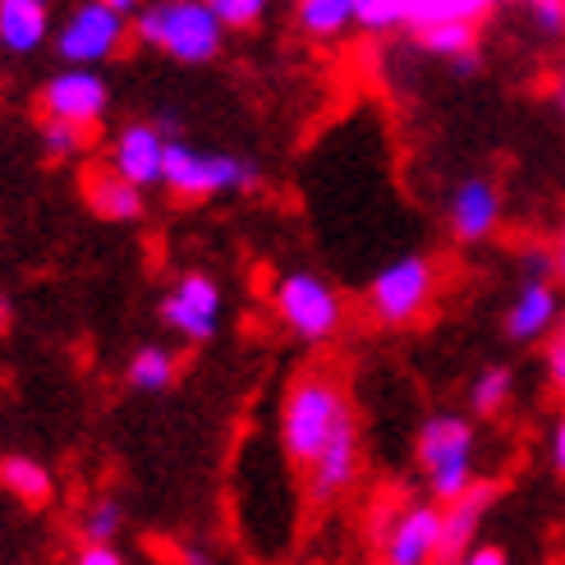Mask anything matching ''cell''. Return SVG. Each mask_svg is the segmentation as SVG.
Listing matches in <instances>:
<instances>
[{"label": "cell", "instance_id": "28", "mask_svg": "<svg viewBox=\"0 0 565 565\" xmlns=\"http://www.w3.org/2000/svg\"><path fill=\"white\" fill-rule=\"evenodd\" d=\"M74 565H129V561H125L120 543H83Z\"/></svg>", "mask_w": 565, "mask_h": 565}, {"label": "cell", "instance_id": "15", "mask_svg": "<svg viewBox=\"0 0 565 565\" xmlns=\"http://www.w3.org/2000/svg\"><path fill=\"white\" fill-rule=\"evenodd\" d=\"M492 505H497V483H488V478H478L456 501H441V565H450L460 552H469L483 539Z\"/></svg>", "mask_w": 565, "mask_h": 565}, {"label": "cell", "instance_id": "4", "mask_svg": "<svg viewBox=\"0 0 565 565\" xmlns=\"http://www.w3.org/2000/svg\"><path fill=\"white\" fill-rule=\"evenodd\" d=\"M263 166L248 161L244 152H225V148H203L189 138H171L161 166V189L184 198V203H207V198H235L263 189Z\"/></svg>", "mask_w": 565, "mask_h": 565}, {"label": "cell", "instance_id": "33", "mask_svg": "<svg viewBox=\"0 0 565 565\" xmlns=\"http://www.w3.org/2000/svg\"><path fill=\"white\" fill-rule=\"evenodd\" d=\"M102 6H110L116 14H125V19H134L138 10H143V0H102Z\"/></svg>", "mask_w": 565, "mask_h": 565}, {"label": "cell", "instance_id": "13", "mask_svg": "<svg viewBox=\"0 0 565 565\" xmlns=\"http://www.w3.org/2000/svg\"><path fill=\"white\" fill-rule=\"evenodd\" d=\"M171 129H161L157 120H129L110 134L106 143V171H116L120 180L138 189H161V166L166 148H171Z\"/></svg>", "mask_w": 565, "mask_h": 565}, {"label": "cell", "instance_id": "29", "mask_svg": "<svg viewBox=\"0 0 565 565\" xmlns=\"http://www.w3.org/2000/svg\"><path fill=\"white\" fill-rule=\"evenodd\" d=\"M450 565H511V552L497 547V543H483V539H478L469 552H460Z\"/></svg>", "mask_w": 565, "mask_h": 565}, {"label": "cell", "instance_id": "8", "mask_svg": "<svg viewBox=\"0 0 565 565\" xmlns=\"http://www.w3.org/2000/svg\"><path fill=\"white\" fill-rule=\"evenodd\" d=\"M157 318L175 341L212 345L221 335V327H225V286L203 267H184L171 286L161 290Z\"/></svg>", "mask_w": 565, "mask_h": 565}, {"label": "cell", "instance_id": "23", "mask_svg": "<svg viewBox=\"0 0 565 565\" xmlns=\"http://www.w3.org/2000/svg\"><path fill=\"white\" fill-rule=\"evenodd\" d=\"M497 10V0H405V33L433 23H478Z\"/></svg>", "mask_w": 565, "mask_h": 565}, {"label": "cell", "instance_id": "24", "mask_svg": "<svg viewBox=\"0 0 565 565\" xmlns=\"http://www.w3.org/2000/svg\"><path fill=\"white\" fill-rule=\"evenodd\" d=\"M78 539L83 543H120L125 533V501L116 492H97L78 505Z\"/></svg>", "mask_w": 565, "mask_h": 565}, {"label": "cell", "instance_id": "16", "mask_svg": "<svg viewBox=\"0 0 565 565\" xmlns=\"http://www.w3.org/2000/svg\"><path fill=\"white\" fill-rule=\"evenodd\" d=\"M55 0H0V51L6 55H38L51 46Z\"/></svg>", "mask_w": 565, "mask_h": 565}, {"label": "cell", "instance_id": "6", "mask_svg": "<svg viewBox=\"0 0 565 565\" xmlns=\"http://www.w3.org/2000/svg\"><path fill=\"white\" fill-rule=\"evenodd\" d=\"M267 303H271L276 322L286 327V335H295L299 345H313V350L331 345L350 318L345 295L335 290L322 271H308V267L280 271L267 290Z\"/></svg>", "mask_w": 565, "mask_h": 565}, {"label": "cell", "instance_id": "2", "mask_svg": "<svg viewBox=\"0 0 565 565\" xmlns=\"http://www.w3.org/2000/svg\"><path fill=\"white\" fill-rule=\"evenodd\" d=\"M134 42L148 46L175 65H212L225 51V23L207 0H143V10L129 19Z\"/></svg>", "mask_w": 565, "mask_h": 565}, {"label": "cell", "instance_id": "35", "mask_svg": "<svg viewBox=\"0 0 565 565\" xmlns=\"http://www.w3.org/2000/svg\"><path fill=\"white\" fill-rule=\"evenodd\" d=\"M497 6H515V10H524V6H529V0H497Z\"/></svg>", "mask_w": 565, "mask_h": 565}, {"label": "cell", "instance_id": "25", "mask_svg": "<svg viewBox=\"0 0 565 565\" xmlns=\"http://www.w3.org/2000/svg\"><path fill=\"white\" fill-rule=\"evenodd\" d=\"M38 143H42L46 161H78L83 152H88V129L70 125V120H42Z\"/></svg>", "mask_w": 565, "mask_h": 565}, {"label": "cell", "instance_id": "5", "mask_svg": "<svg viewBox=\"0 0 565 565\" xmlns=\"http://www.w3.org/2000/svg\"><path fill=\"white\" fill-rule=\"evenodd\" d=\"M437 290H441V263L433 253H423V248L395 253L363 286V313L386 331H405L433 313Z\"/></svg>", "mask_w": 565, "mask_h": 565}, {"label": "cell", "instance_id": "11", "mask_svg": "<svg viewBox=\"0 0 565 565\" xmlns=\"http://www.w3.org/2000/svg\"><path fill=\"white\" fill-rule=\"evenodd\" d=\"M46 120H70L83 129H97L110 116V83L102 70L88 65H61L38 93Z\"/></svg>", "mask_w": 565, "mask_h": 565}, {"label": "cell", "instance_id": "3", "mask_svg": "<svg viewBox=\"0 0 565 565\" xmlns=\"http://www.w3.org/2000/svg\"><path fill=\"white\" fill-rule=\"evenodd\" d=\"M414 465L433 501H456L469 492L478 483V418L456 409L428 414L414 433Z\"/></svg>", "mask_w": 565, "mask_h": 565}, {"label": "cell", "instance_id": "22", "mask_svg": "<svg viewBox=\"0 0 565 565\" xmlns=\"http://www.w3.org/2000/svg\"><path fill=\"white\" fill-rule=\"evenodd\" d=\"M515 369L511 363H483L473 377H469V414L473 418H501L505 409L515 405Z\"/></svg>", "mask_w": 565, "mask_h": 565}, {"label": "cell", "instance_id": "18", "mask_svg": "<svg viewBox=\"0 0 565 565\" xmlns=\"http://www.w3.org/2000/svg\"><path fill=\"white\" fill-rule=\"evenodd\" d=\"M83 198H88V207L110 225H134L148 212V189L120 180L116 171H106V166L83 180Z\"/></svg>", "mask_w": 565, "mask_h": 565}, {"label": "cell", "instance_id": "30", "mask_svg": "<svg viewBox=\"0 0 565 565\" xmlns=\"http://www.w3.org/2000/svg\"><path fill=\"white\" fill-rule=\"evenodd\" d=\"M547 465L556 478H565V405L561 414L552 418V428H547Z\"/></svg>", "mask_w": 565, "mask_h": 565}, {"label": "cell", "instance_id": "10", "mask_svg": "<svg viewBox=\"0 0 565 565\" xmlns=\"http://www.w3.org/2000/svg\"><path fill=\"white\" fill-rule=\"evenodd\" d=\"M377 565H441V501H395L373 524Z\"/></svg>", "mask_w": 565, "mask_h": 565}, {"label": "cell", "instance_id": "1", "mask_svg": "<svg viewBox=\"0 0 565 565\" xmlns=\"http://www.w3.org/2000/svg\"><path fill=\"white\" fill-rule=\"evenodd\" d=\"M350 423H359L354 414V401L345 382L335 377L331 369H308L299 373L286 395H280V414H276V433H280V450H286V460L303 473L313 465L327 441L335 433H345Z\"/></svg>", "mask_w": 565, "mask_h": 565}, {"label": "cell", "instance_id": "32", "mask_svg": "<svg viewBox=\"0 0 565 565\" xmlns=\"http://www.w3.org/2000/svg\"><path fill=\"white\" fill-rule=\"evenodd\" d=\"M547 102L556 106V116L565 120V51L556 55V65H552V74H547Z\"/></svg>", "mask_w": 565, "mask_h": 565}, {"label": "cell", "instance_id": "34", "mask_svg": "<svg viewBox=\"0 0 565 565\" xmlns=\"http://www.w3.org/2000/svg\"><path fill=\"white\" fill-rule=\"evenodd\" d=\"M180 565H212V556H207L203 547H184V552H180Z\"/></svg>", "mask_w": 565, "mask_h": 565}, {"label": "cell", "instance_id": "26", "mask_svg": "<svg viewBox=\"0 0 565 565\" xmlns=\"http://www.w3.org/2000/svg\"><path fill=\"white\" fill-rule=\"evenodd\" d=\"M207 6L225 23V33H253V28H263L271 14V0H207Z\"/></svg>", "mask_w": 565, "mask_h": 565}, {"label": "cell", "instance_id": "19", "mask_svg": "<svg viewBox=\"0 0 565 565\" xmlns=\"http://www.w3.org/2000/svg\"><path fill=\"white\" fill-rule=\"evenodd\" d=\"M180 382V354L161 341H148L138 345L129 359H125V386L138 391V395H161Z\"/></svg>", "mask_w": 565, "mask_h": 565}, {"label": "cell", "instance_id": "14", "mask_svg": "<svg viewBox=\"0 0 565 565\" xmlns=\"http://www.w3.org/2000/svg\"><path fill=\"white\" fill-rule=\"evenodd\" d=\"M359 473H363V433H359V423H350V428L335 433L322 456L303 469V492L313 505H335L341 497L354 492Z\"/></svg>", "mask_w": 565, "mask_h": 565}, {"label": "cell", "instance_id": "21", "mask_svg": "<svg viewBox=\"0 0 565 565\" xmlns=\"http://www.w3.org/2000/svg\"><path fill=\"white\" fill-rule=\"evenodd\" d=\"M0 488H6L14 501H23V505H51V497H55V473H51V465H42L38 456L10 450V456H0Z\"/></svg>", "mask_w": 565, "mask_h": 565}, {"label": "cell", "instance_id": "12", "mask_svg": "<svg viewBox=\"0 0 565 565\" xmlns=\"http://www.w3.org/2000/svg\"><path fill=\"white\" fill-rule=\"evenodd\" d=\"M505 221V193L492 175H465L450 184L446 193V235L465 244V248H478L497 239Z\"/></svg>", "mask_w": 565, "mask_h": 565}, {"label": "cell", "instance_id": "27", "mask_svg": "<svg viewBox=\"0 0 565 565\" xmlns=\"http://www.w3.org/2000/svg\"><path fill=\"white\" fill-rule=\"evenodd\" d=\"M543 377H547V391L565 405V322L543 341Z\"/></svg>", "mask_w": 565, "mask_h": 565}, {"label": "cell", "instance_id": "31", "mask_svg": "<svg viewBox=\"0 0 565 565\" xmlns=\"http://www.w3.org/2000/svg\"><path fill=\"white\" fill-rule=\"evenodd\" d=\"M547 258H552V276H556V286L565 290V216L556 221V231L547 239Z\"/></svg>", "mask_w": 565, "mask_h": 565}, {"label": "cell", "instance_id": "17", "mask_svg": "<svg viewBox=\"0 0 565 565\" xmlns=\"http://www.w3.org/2000/svg\"><path fill=\"white\" fill-rule=\"evenodd\" d=\"M414 46L423 55H433V61H441L450 74H478V65H483V51H478V23H433V28H418L414 33Z\"/></svg>", "mask_w": 565, "mask_h": 565}, {"label": "cell", "instance_id": "36", "mask_svg": "<svg viewBox=\"0 0 565 565\" xmlns=\"http://www.w3.org/2000/svg\"><path fill=\"white\" fill-rule=\"evenodd\" d=\"M561 6H565V0H561Z\"/></svg>", "mask_w": 565, "mask_h": 565}, {"label": "cell", "instance_id": "20", "mask_svg": "<svg viewBox=\"0 0 565 565\" xmlns=\"http://www.w3.org/2000/svg\"><path fill=\"white\" fill-rule=\"evenodd\" d=\"M295 28L308 42H341L359 28V0H295Z\"/></svg>", "mask_w": 565, "mask_h": 565}, {"label": "cell", "instance_id": "7", "mask_svg": "<svg viewBox=\"0 0 565 565\" xmlns=\"http://www.w3.org/2000/svg\"><path fill=\"white\" fill-rule=\"evenodd\" d=\"M561 322H565V290L552 276L547 244H529L520 253V280L511 299H505L501 331L511 345H543Z\"/></svg>", "mask_w": 565, "mask_h": 565}, {"label": "cell", "instance_id": "9", "mask_svg": "<svg viewBox=\"0 0 565 565\" xmlns=\"http://www.w3.org/2000/svg\"><path fill=\"white\" fill-rule=\"evenodd\" d=\"M134 38V28L125 14H116L102 0H78L70 6L51 28V51L61 55V65H88L102 70L106 61H116L125 42Z\"/></svg>", "mask_w": 565, "mask_h": 565}]
</instances>
